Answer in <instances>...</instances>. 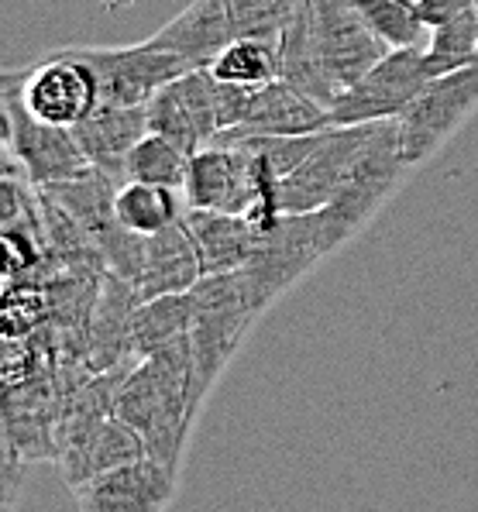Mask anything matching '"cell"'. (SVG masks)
<instances>
[{
    "instance_id": "cell-1",
    "label": "cell",
    "mask_w": 478,
    "mask_h": 512,
    "mask_svg": "<svg viewBox=\"0 0 478 512\" xmlns=\"http://www.w3.org/2000/svg\"><path fill=\"white\" fill-rule=\"evenodd\" d=\"M200 406L203 392L197 385L190 337L138 361V368L124 378L114 399V413L145 437L148 454L162 458L172 468H179Z\"/></svg>"
},
{
    "instance_id": "cell-2",
    "label": "cell",
    "mask_w": 478,
    "mask_h": 512,
    "mask_svg": "<svg viewBox=\"0 0 478 512\" xmlns=\"http://www.w3.org/2000/svg\"><path fill=\"white\" fill-rule=\"evenodd\" d=\"M193 303H197V313L190 327V348L197 361V385L207 399V392L238 354L248 330L269 310V303L255 293L245 269L203 275L193 286Z\"/></svg>"
},
{
    "instance_id": "cell-3",
    "label": "cell",
    "mask_w": 478,
    "mask_h": 512,
    "mask_svg": "<svg viewBox=\"0 0 478 512\" xmlns=\"http://www.w3.org/2000/svg\"><path fill=\"white\" fill-rule=\"evenodd\" d=\"M410 169L413 165L406 162L403 145H399V121H379L338 193L327 200V207L317 210L320 241H324L327 255L355 238L368 220L379 214L382 203L396 193Z\"/></svg>"
},
{
    "instance_id": "cell-4",
    "label": "cell",
    "mask_w": 478,
    "mask_h": 512,
    "mask_svg": "<svg viewBox=\"0 0 478 512\" xmlns=\"http://www.w3.org/2000/svg\"><path fill=\"white\" fill-rule=\"evenodd\" d=\"M478 110V62L444 76H430L410 107L396 117L399 145L417 169L458 135V128Z\"/></svg>"
},
{
    "instance_id": "cell-5",
    "label": "cell",
    "mask_w": 478,
    "mask_h": 512,
    "mask_svg": "<svg viewBox=\"0 0 478 512\" xmlns=\"http://www.w3.org/2000/svg\"><path fill=\"white\" fill-rule=\"evenodd\" d=\"M4 138H7L11 155L21 162V169H25L28 183L38 189L66 183V179L90 169L73 128L38 121L25 107L21 90H18V76H7V83H4Z\"/></svg>"
},
{
    "instance_id": "cell-6",
    "label": "cell",
    "mask_w": 478,
    "mask_h": 512,
    "mask_svg": "<svg viewBox=\"0 0 478 512\" xmlns=\"http://www.w3.org/2000/svg\"><path fill=\"white\" fill-rule=\"evenodd\" d=\"M427 80L430 76L423 69V45L389 49L362 80L351 83L331 104V128L396 121L417 100Z\"/></svg>"
},
{
    "instance_id": "cell-7",
    "label": "cell",
    "mask_w": 478,
    "mask_h": 512,
    "mask_svg": "<svg viewBox=\"0 0 478 512\" xmlns=\"http://www.w3.org/2000/svg\"><path fill=\"white\" fill-rule=\"evenodd\" d=\"M224 86L207 66H197L172 80L148 100V131L176 141L183 152L214 145L224 131Z\"/></svg>"
},
{
    "instance_id": "cell-8",
    "label": "cell",
    "mask_w": 478,
    "mask_h": 512,
    "mask_svg": "<svg viewBox=\"0 0 478 512\" xmlns=\"http://www.w3.org/2000/svg\"><path fill=\"white\" fill-rule=\"evenodd\" d=\"M310 35L334 100L389 52L351 0H310Z\"/></svg>"
},
{
    "instance_id": "cell-9",
    "label": "cell",
    "mask_w": 478,
    "mask_h": 512,
    "mask_svg": "<svg viewBox=\"0 0 478 512\" xmlns=\"http://www.w3.org/2000/svg\"><path fill=\"white\" fill-rule=\"evenodd\" d=\"M327 255L313 214H279L269 227H258V244L245 272L265 303H276L293 282H300Z\"/></svg>"
},
{
    "instance_id": "cell-10",
    "label": "cell",
    "mask_w": 478,
    "mask_h": 512,
    "mask_svg": "<svg viewBox=\"0 0 478 512\" xmlns=\"http://www.w3.org/2000/svg\"><path fill=\"white\" fill-rule=\"evenodd\" d=\"M21 100L38 121L76 128L100 104V80L76 49L52 52L18 76Z\"/></svg>"
},
{
    "instance_id": "cell-11",
    "label": "cell",
    "mask_w": 478,
    "mask_h": 512,
    "mask_svg": "<svg viewBox=\"0 0 478 512\" xmlns=\"http://www.w3.org/2000/svg\"><path fill=\"white\" fill-rule=\"evenodd\" d=\"M375 124H348V128H327L313 152L296 165L289 176L279 179V207L282 214H313L327 207L348 169L362 155L365 141L372 138Z\"/></svg>"
},
{
    "instance_id": "cell-12",
    "label": "cell",
    "mask_w": 478,
    "mask_h": 512,
    "mask_svg": "<svg viewBox=\"0 0 478 512\" xmlns=\"http://www.w3.org/2000/svg\"><path fill=\"white\" fill-rule=\"evenodd\" d=\"M73 49L93 66L100 80V100H111V104H148L166 83L197 69L190 59L159 49L148 38L128 49H83V45Z\"/></svg>"
},
{
    "instance_id": "cell-13",
    "label": "cell",
    "mask_w": 478,
    "mask_h": 512,
    "mask_svg": "<svg viewBox=\"0 0 478 512\" xmlns=\"http://www.w3.org/2000/svg\"><path fill=\"white\" fill-rule=\"evenodd\" d=\"M176 471L155 454L124 461L76 488L83 512H159L176 499Z\"/></svg>"
},
{
    "instance_id": "cell-14",
    "label": "cell",
    "mask_w": 478,
    "mask_h": 512,
    "mask_svg": "<svg viewBox=\"0 0 478 512\" xmlns=\"http://www.w3.org/2000/svg\"><path fill=\"white\" fill-rule=\"evenodd\" d=\"M183 196H186V207L252 214V203H255L252 155L238 145H221V141L193 152L190 169H186Z\"/></svg>"
},
{
    "instance_id": "cell-15",
    "label": "cell",
    "mask_w": 478,
    "mask_h": 512,
    "mask_svg": "<svg viewBox=\"0 0 478 512\" xmlns=\"http://www.w3.org/2000/svg\"><path fill=\"white\" fill-rule=\"evenodd\" d=\"M331 128V107L310 97L289 80H276L248 93V107L238 128L221 131L217 138L241 135H317Z\"/></svg>"
},
{
    "instance_id": "cell-16",
    "label": "cell",
    "mask_w": 478,
    "mask_h": 512,
    "mask_svg": "<svg viewBox=\"0 0 478 512\" xmlns=\"http://www.w3.org/2000/svg\"><path fill=\"white\" fill-rule=\"evenodd\" d=\"M73 135L80 141L86 162L121 179L128 152L148 135V107L100 100V104L90 110V117L76 124Z\"/></svg>"
},
{
    "instance_id": "cell-17",
    "label": "cell",
    "mask_w": 478,
    "mask_h": 512,
    "mask_svg": "<svg viewBox=\"0 0 478 512\" xmlns=\"http://www.w3.org/2000/svg\"><path fill=\"white\" fill-rule=\"evenodd\" d=\"M203 279V265L197 255L186 217L169 224L166 231H155L145 238V255H141L138 293L141 299L166 296V293H190Z\"/></svg>"
},
{
    "instance_id": "cell-18",
    "label": "cell",
    "mask_w": 478,
    "mask_h": 512,
    "mask_svg": "<svg viewBox=\"0 0 478 512\" xmlns=\"http://www.w3.org/2000/svg\"><path fill=\"white\" fill-rule=\"evenodd\" d=\"M234 38H238V28H234L227 0H193L190 7H183V11L169 21V25H162L155 31L148 42L183 55L193 66H210V59H214L224 45H231Z\"/></svg>"
},
{
    "instance_id": "cell-19",
    "label": "cell",
    "mask_w": 478,
    "mask_h": 512,
    "mask_svg": "<svg viewBox=\"0 0 478 512\" xmlns=\"http://www.w3.org/2000/svg\"><path fill=\"white\" fill-rule=\"evenodd\" d=\"M186 227L197 241L203 275L245 269L258 244V224L248 214L186 207Z\"/></svg>"
},
{
    "instance_id": "cell-20",
    "label": "cell",
    "mask_w": 478,
    "mask_h": 512,
    "mask_svg": "<svg viewBox=\"0 0 478 512\" xmlns=\"http://www.w3.org/2000/svg\"><path fill=\"white\" fill-rule=\"evenodd\" d=\"M193 313H197L193 289L190 293H166V296L141 299L135 320H131V354L138 361H145L152 354H159L162 348H169V344L190 337Z\"/></svg>"
},
{
    "instance_id": "cell-21",
    "label": "cell",
    "mask_w": 478,
    "mask_h": 512,
    "mask_svg": "<svg viewBox=\"0 0 478 512\" xmlns=\"http://www.w3.org/2000/svg\"><path fill=\"white\" fill-rule=\"evenodd\" d=\"M210 73L227 86H241V90H262V86L282 80V55L279 38H255L241 35L231 45L210 59Z\"/></svg>"
},
{
    "instance_id": "cell-22",
    "label": "cell",
    "mask_w": 478,
    "mask_h": 512,
    "mask_svg": "<svg viewBox=\"0 0 478 512\" xmlns=\"http://www.w3.org/2000/svg\"><path fill=\"white\" fill-rule=\"evenodd\" d=\"M183 189H172V186H155V183H138V179H128L124 186H117L114 196V217L121 220L128 231L148 234L155 231H166L169 224L186 217V196L179 200Z\"/></svg>"
},
{
    "instance_id": "cell-23",
    "label": "cell",
    "mask_w": 478,
    "mask_h": 512,
    "mask_svg": "<svg viewBox=\"0 0 478 512\" xmlns=\"http://www.w3.org/2000/svg\"><path fill=\"white\" fill-rule=\"evenodd\" d=\"M478 62V4L458 11L454 18L430 28L423 45V69L427 76H444Z\"/></svg>"
},
{
    "instance_id": "cell-24",
    "label": "cell",
    "mask_w": 478,
    "mask_h": 512,
    "mask_svg": "<svg viewBox=\"0 0 478 512\" xmlns=\"http://www.w3.org/2000/svg\"><path fill=\"white\" fill-rule=\"evenodd\" d=\"M355 11L375 35L382 38L386 49H413V45H427L423 35L430 25L423 21L420 0H351Z\"/></svg>"
},
{
    "instance_id": "cell-25",
    "label": "cell",
    "mask_w": 478,
    "mask_h": 512,
    "mask_svg": "<svg viewBox=\"0 0 478 512\" xmlns=\"http://www.w3.org/2000/svg\"><path fill=\"white\" fill-rule=\"evenodd\" d=\"M186 169H190V152H183L176 141L148 131V135L128 152V162H124V179L183 189L186 186Z\"/></svg>"
},
{
    "instance_id": "cell-26",
    "label": "cell",
    "mask_w": 478,
    "mask_h": 512,
    "mask_svg": "<svg viewBox=\"0 0 478 512\" xmlns=\"http://www.w3.org/2000/svg\"><path fill=\"white\" fill-rule=\"evenodd\" d=\"M234 28L241 35L255 38H279L286 21L293 18L296 0H227Z\"/></svg>"
},
{
    "instance_id": "cell-27",
    "label": "cell",
    "mask_w": 478,
    "mask_h": 512,
    "mask_svg": "<svg viewBox=\"0 0 478 512\" xmlns=\"http://www.w3.org/2000/svg\"><path fill=\"white\" fill-rule=\"evenodd\" d=\"M475 4L478 0H420V11H423V21L434 28V25H441V21H448L458 11H468V7H475Z\"/></svg>"
}]
</instances>
